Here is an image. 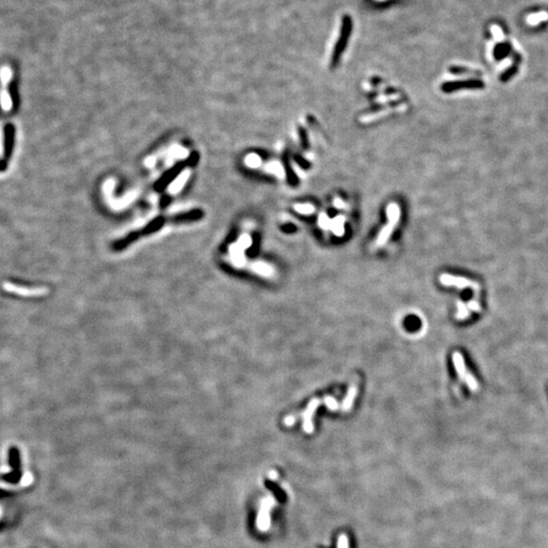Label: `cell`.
Masks as SVG:
<instances>
[{
	"label": "cell",
	"mask_w": 548,
	"mask_h": 548,
	"mask_svg": "<svg viewBox=\"0 0 548 548\" xmlns=\"http://www.w3.org/2000/svg\"><path fill=\"white\" fill-rule=\"evenodd\" d=\"M2 288L7 292L18 294V295H21V297H26V298L43 297V295H45L49 292V290L47 288H44V287L28 288V287H23V286H17V284H15V283H12V282H4L2 284Z\"/></svg>",
	"instance_id": "obj_1"
},
{
	"label": "cell",
	"mask_w": 548,
	"mask_h": 548,
	"mask_svg": "<svg viewBox=\"0 0 548 548\" xmlns=\"http://www.w3.org/2000/svg\"><path fill=\"white\" fill-rule=\"evenodd\" d=\"M274 503V499L272 497L267 498L262 500L261 509L259 511L257 519V527L261 531H266L270 527V516L269 513Z\"/></svg>",
	"instance_id": "obj_2"
},
{
	"label": "cell",
	"mask_w": 548,
	"mask_h": 548,
	"mask_svg": "<svg viewBox=\"0 0 548 548\" xmlns=\"http://www.w3.org/2000/svg\"><path fill=\"white\" fill-rule=\"evenodd\" d=\"M440 282L446 287H456L461 290L471 287L474 290H478V284L476 282H472L465 277L451 275V274H442L440 276Z\"/></svg>",
	"instance_id": "obj_3"
},
{
	"label": "cell",
	"mask_w": 548,
	"mask_h": 548,
	"mask_svg": "<svg viewBox=\"0 0 548 548\" xmlns=\"http://www.w3.org/2000/svg\"><path fill=\"white\" fill-rule=\"evenodd\" d=\"M320 404H321L320 399L314 398L309 402L308 406H306V408L303 412V430L306 434H312L315 430L313 423V416Z\"/></svg>",
	"instance_id": "obj_4"
},
{
	"label": "cell",
	"mask_w": 548,
	"mask_h": 548,
	"mask_svg": "<svg viewBox=\"0 0 548 548\" xmlns=\"http://www.w3.org/2000/svg\"><path fill=\"white\" fill-rule=\"evenodd\" d=\"M453 364L455 367V370L457 371L458 376L460 377L461 380H464V378L467 375V369H466V365H465V359L463 357V355L460 354L459 352H455L453 354Z\"/></svg>",
	"instance_id": "obj_5"
},
{
	"label": "cell",
	"mask_w": 548,
	"mask_h": 548,
	"mask_svg": "<svg viewBox=\"0 0 548 548\" xmlns=\"http://www.w3.org/2000/svg\"><path fill=\"white\" fill-rule=\"evenodd\" d=\"M356 394H357V388H356V386H355V385H352V386H350L349 389H348V391H347L346 396H345V398L343 399L342 404H341V407H342V410H343V411H349L350 409H352L353 405H354V402H355V397H356Z\"/></svg>",
	"instance_id": "obj_6"
},
{
	"label": "cell",
	"mask_w": 548,
	"mask_h": 548,
	"mask_svg": "<svg viewBox=\"0 0 548 548\" xmlns=\"http://www.w3.org/2000/svg\"><path fill=\"white\" fill-rule=\"evenodd\" d=\"M548 19V13L546 12H541L538 14H533V15H529L526 18L527 20V24L530 26H536L540 24L541 21L547 20Z\"/></svg>",
	"instance_id": "obj_7"
},
{
	"label": "cell",
	"mask_w": 548,
	"mask_h": 548,
	"mask_svg": "<svg viewBox=\"0 0 548 548\" xmlns=\"http://www.w3.org/2000/svg\"><path fill=\"white\" fill-rule=\"evenodd\" d=\"M457 308H458V313L456 315V318L458 320H465L470 317V312L467 305H465L461 301L457 302Z\"/></svg>",
	"instance_id": "obj_8"
},
{
	"label": "cell",
	"mask_w": 548,
	"mask_h": 548,
	"mask_svg": "<svg viewBox=\"0 0 548 548\" xmlns=\"http://www.w3.org/2000/svg\"><path fill=\"white\" fill-rule=\"evenodd\" d=\"M465 382V384L467 385V387L473 392H476L478 390V382L477 380L474 378V376L471 374V372H467L466 377L463 380Z\"/></svg>",
	"instance_id": "obj_9"
},
{
	"label": "cell",
	"mask_w": 548,
	"mask_h": 548,
	"mask_svg": "<svg viewBox=\"0 0 548 548\" xmlns=\"http://www.w3.org/2000/svg\"><path fill=\"white\" fill-rule=\"evenodd\" d=\"M490 31H491V32H492L493 37H495V39H496L498 42H502L503 39H505V36H503V32H502V31L500 30V27H498V26H496V25H493V26L490 27Z\"/></svg>",
	"instance_id": "obj_10"
},
{
	"label": "cell",
	"mask_w": 548,
	"mask_h": 548,
	"mask_svg": "<svg viewBox=\"0 0 548 548\" xmlns=\"http://www.w3.org/2000/svg\"><path fill=\"white\" fill-rule=\"evenodd\" d=\"M324 403H325V405L327 406V408L330 409L331 411H335V410L338 409V403H337V401H336L333 397H331V396H326V397L324 398Z\"/></svg>",
	"instance_id": "obj_11"
},
{
	"label": "cell",
	"mask_w": 548,
	"mask_h": 548,
	"mask_svg": "<svg viewBox=\"0 0 548 548\" xmlns=\"http://www.w3.org/2000/svg\"><path fill=\"white\" fill-rule=\"evenodd\" d=\"M338 548H349L348 547V538L345 534H341L339 536L338 539Z\"/></svg>",
	"instance_id": "obj_12"
},
{
	"label": "cell",
	"mask_w": 548,
	"mask_h": 548,
	"mask_svg": "<svg viewBox=\"0 0 548 548\" xmlns=\"http://www.w3.org/2000/svg\"><path fill=\"white\" fill-rule=\"evenodd\" d=\"M467 306H468V309H469L470 311H473V312H480V311H481L479 303H478L477 301H475V300L470 301V302L467 304Z\"/></svg>",
	"instance_id": "obj_13"
},
{
	"label": "cell",
	"mask_w": 548,
	"mask_h": 548,
	"mask_svg": "<svg viewBox=\"0 0 548 548\" xmlns=\"http://www.w3.org/2000/svg\"><path fill=\"white\" fill-rule=\"evenodd\" d=\"M32 474H31V473H26V474L23 476V478H21V482H20V484H21V485L27 486V485H30V484H32Z\"/></svg>",
	"instance_id": "obj_14"
},
{
	"label": "cell",
	"mask_w": 548,
	"mask_h": 548,
	"mask_svg": "<svg viewBox=\"0 0 548 548\" xmlns=\"http://www.w3.org/2000/svg\"><path fill=\"white\" fill-rule=\"evenodd\" d=\"M294 422H295V418L292 415L287 416V418L284 419V424H286L287 426H291V425H293Z\"/></svg>",
	"instance_id": "obj_15"
},
{
	"label": "cell",
	"mask_w": 548,
	"mask_h": 548,
	"mask_svg": "<svg viewBox=\"0 0 548 548\" xmlns=\"http://www.w3.org/2000/svg\"><path fill=\"white\" fill-rule=\"evenodd\" d=\"M269 477H270L271 479H272V478H273V479H275V478H276L277 476H276V473H275V472H274V471H273V472H271V473H270V476H269Z\"/></svg>",
	"instance_id": "obj_16"
}]
</instances>
